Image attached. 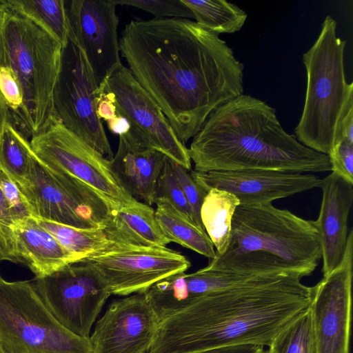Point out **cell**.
I'll use <instances>...</instances> for the list:
<instances>
[{"label": "cell", "mask_w": 353, "mask_h": 353, "mask_svg": "<svg viewBox=\"0 0 353 353\" xmlns=\"http://www.w3.org/2000/svg\"><path fill=\"white\" fill-rule=\"evenodd\" d=\"M158 198L167 199L177 210L196 224L192 210L174 174L172 160L167 157L158 178L154 200Z\"/></svg>", "instance_id": "30"}, {"label": "cell", "mask_w": 353, "mask_h": 353, "mask_svg": "<svg viewBox=\"0 0 353 353\" xmlns=\"http://www.w3.org/2000/svg\"><path fill=\"white\" fill-rule=\"evenodd\" d=\"M63 47L0 0V65L10 68L24 94V135L28 139L57 120L54 95Z\"/></svg>", "instance_id": "5"}, {"label": "cell", "mask_w": 353, "mask_h": 353, "mask_svg": "<svg viewBox=\"0 0 353 353\" xmlns=\"http://www.w3.org/2000/svg\"><path fill=\"white\" fill-rule=\"evenodd\" d=\"M353 230L340 265L313 288L310 304L318 353H349Z\"/></svg>", "instance_id": "14"}, {"label": "cell", "mask_w": 353, "mask_h": 353, "mask_svg": "<svg viewBox=\"0 0 353 353\" xmlns=\"http://www.w3.org/2000/svg\"><path fill=\"white\" fill-rule=\"evenodd\" d=\"M263 347L258 345L244 344L219 347L199 353H262Z\"/></svg>", "instance_id": "38"}, {"label": "cell", "mask_w": 353, "mask_h": 353, "mask_svg": "<svg viewBox=\"0 0 353 353\" xmlns=\"http://www.w3.org/2000/svg\"><path fill=\"white\" fill-rule=\"evenodd\" d=\"M119 48L183 144L215 109L243 92V64L219 34L190 19L132 20Z\"/></svg>", "instance_id": "1"}, {"label": "cell", "mask_w": 353, "mask_h": 353, "mask_svg": "<svg viewBox=\"0 0 353 353\" xmlns=\"http://www.w3.org/2000/svg\"><path fill=\"white\" fill-rule=\"evenodd\" d=\"M34 284L54 317L84 338H90L91 328L111 295L103 277L83 260L34 279Z\"/></svg>", "instance_id": "11"}, {"label": "cell", "mask_w": 353, "mask_h": 353, "mask_svg": "<svg viewBox=\"0 0 353 353\" xmlns=\"http://www.w3.org/2000/svg\"><path fill=\"white\" fill-rule=\"evenodd\" d=\"M239 205L235 195L216 188L210 189L204 198L200 217L216 254H223L229 245L232 218Z\"/></svg>", "instance_id": "23"}, {"label": "cell", "mask_w": 353, "mask_h": 353, "mask_svg": "<svg viewBox=\"0 0 353 353\" xmlns=\"http://www.w3.org/2000/svg\"><path fill=\"white\" fill-rule=\"evenodd\" d=\"M268 349L272 353H318L310 307L279 332Z\"/></svg>", "instance_id": "28"}, {"label": "cell", "mask_w": 353, "mask_h": 353, "mask_svg": "<svg viewBox=\"0 0 353 353\" xmlns=\"http://www.w3.org/2000/svg\"><path fill=\"white\" fill-rule=\"evenodd\" d=\"M195 181L206 192L223 190L235 195L242 205L272 203L274 200L319 188L321 179L312 174L269 170H190Z\"/></svg>", "instance_id": "17"}, {"label": "cell", "mask_w": 353, "mask_h": 353, "mask_svg": "<svg viewBox=\"0 0 353 353\" xmlns=\"http://www.w3.org/2000/svg\"><path fill=\"white\" fill-rule=\"evenodd\" d=\"M70 31L100 84L121 65L119 17L111 0L65 1Z\"/></svg>", "instance_id": "15"}, {"label": "cell", "mask_w": 353, "mask_h": 353, "mask_svg": "<svg viewBox=\"0 0 353 353\" xmlns=\"http://www.w3.org/2000/svg\"><path fill=\"white\" fill-rule=\"evenodd\" d=\"M327 156L331 171L353 183V143L346 140L338 142Z\"/></svg>", "instance_id": "34"}, {"label": "cell", "mask_w": 353, "mask_h": 353, "mask_svg": "<svg viewBox=\"0 0 353 353\" xmlns=\"http://www.w3.org/2000/svg\"><path fill=\"white\" fill-rule=\"evenodd\" d=\"M30 142L39 162L90 187L114 208L137 200L123 188L110 160L65 128L59 119L30 138Z\"/></svg>", "instance_id": "10"}, {"label": "cell", "mask_w": 353, "mask_h": 353, "mask_svg": "<svg viewBox=\"0 0 353 353\" xmlns=\"http://www.w3.org/2000/svg\"><path fill=\"white\" fill-rule=\"evenodd\" d=\"M115 97L118 113L125 117L152 148L191 170L188 149L178 138L160 107L123 64L105 80Z\"/></svg>", "instance_id": "13"}, {"label": "cell", "mask_w": 353, "mask_h": 353, "mask_svg": "<svg viewBox=\"0 0 353 353\" xmlns=\"http://www.w3.org/2000/svg\"><path fill=\"white\" fill-rule=\"evenodd\" d=\"M343 140L353 143V95L347 100L335 127L334 145Z\"/></svg>", "instance_id": "36"}, {"label": "cell", "mask_w": 353, "mask_h": 353, "mask_svg": "<svg viewBox=\"0 0 353 353\" xmlns=\"http://www.w3.org/2000/svg\"><path fill=\"white\" fill-rule=\"evenodd\" d=\"M262 353H272L269 349L264 350Z\"/></svg>", "instance_id": "42"}, {"label": "cell", "mask_w": 353, "mask_h": 353, "mask_svg": "<svg viewBox=\"0 0 353 353\" xmlns=\"http://www.w3.org/2000/svg\"><path fill=\"white\" fill-rule=\"evenodd\" d=\"M12 230L20 262L30 270L35 279L46 277L80 261L34 217L17 221Z\"/></svg>", "instance_id": "20"}, {"label": "cell", "mask_w": 353, "mask_h": 353, "mask_svg": "<svg viewBox=\"0 0 353 353\" xmlns=\"http://www.w3.org/2000/svg\"><path fill=\"white\" fill-rule=\"evenodd\" d=\"M160 322L144 294L115 299L90 336L92 353H148Z\"/></svg>", "instance_id": "16"}, {"label": "cell", "mask_w": 353, "mask_h": 353, "mask_svg": "<svg viewBox=\"0 0 353 353\" xmlns=\"http://www.w3.org/2000/svg\"><path fill=\"white\" fill-rule=\"evenodd\" d=\"M28 139L11 122L0 132V167L19 187L27 185L37 164Z\"/></svg>", "instance_id": "24"}, {"label": "cell", "mask_w": 353, "mask_h": 353, "mask_svg": "<svg viewBox=\"0 0 353 353\" xmlns=\"http://www.w3.org/2000/svg\"><path fill=\"white\" fill-rule=\"evenodd\" d=\"M112 242L126 248H166L154 210L138 200L113 208L103 228Z\"/></svg>", "instance_id": "21"}, {"label": "cell", "mask_w": 353, "mask_h": 353, "mask_svg": "<svg viewBox=\"0 0 353 353\" xmlns=\"http://www.w3.org/2000/svg\"><path fill=\"white\" fill-rule=\"evenodd\" d=\"M319 188L322 190L321 208L313 221L319 234L325 276L340 265L345 255L353 183L332 172L321 179Z\"/></svg>", "instance_id": "18"}, {"label": "cell", "mask_w": 353, "mask_h": 353, "mask_svg": "<svg viewBox=\"0 0 353 353\" xmlns=\"http://www.w3.org/2000/svg\"><path fill=\"white\" fill-rule=\"evenodd\" d=\"M7 122L12 121V117L10 111L0 94V132Z\"/></svg>", "instance_id": "40"}, {"label": "cell", "mask_w": 353, "mask_h": 353, "mask_svg": "<svg viewBox=\"0 0 353 353\" xmlns=\"http://www.w3.org/2000/svg\"><path fill=\"white\" fill-rule=\"evenodd\" d=\"M20 15L32 21L43 31L67 46L70 23L63 0H2Z\"/></svg>", "instance_id": "25"}, {"label": "cell", "mask_w": 353, "mask_h": 353, "mask_svg": "<svg viewBox=\"0 0 353 353\" xmlns=\"http://www.w3.org/2000/svg\"><path fill=\"white\" fill-rule=\"evenodd\" d=\"M337 22L325 17L319 37L303 55L306 69L305 99L295 137L303 145L328 155L334 145L337 120L353 83H347L344 70L345 40L336 35Z\"/></svg>", "instance_id": "6"}, {"label": "cell", "mask_w": 353, "mask_h": 353, "mask_svg": "<svg viewBox=\"0 0 353 353\" xmlns=\"http://www.w3.org/2000/svg\"><path fill=\"white\" fill-rule=\"evenodd\" d=\"M0 345L3 353H92L90 339L63 327L34 283L10 281L1 274Z\"/></svg>", "instance_id": "7"}, {"label": "cell", "mask_w": 353, "mask_h": 353, "mask_svg": "<svg viewBox=\"0 0 353 353\" xmlns=\"http://www.w3.org/2000/svg\"><path fill=\"white\" fill-rule=\"evenodd\" d=\"M297 274L264 275L205 293L161 321L148 353H199L253 344L269 347L306 311L313 288Z\"/></svg>", "instance_id": "2"}, {"label": "cell", "mask_w": 353, "mask_h": 353, "mask_svg": "<svg viewBox=\"0 0 353 353\" xmlns=\"http://www.w3.org/2000/svg\"><path fill=\"white\" fill-rule=\"evenodd\" d=\"M193 14L196 23L219 35L239 31L248 15L238 6L225 0H182Z\"/></svg>", "instance_id": "27"}, {"label": "cell", "mask_w": 353, "mask_h": 353, "mask_svg": "<svg viewBox=\"0 0 353 353\" xmlns=\"http://www.w3.org/2000/svg\"><path fill=\"white\" fill-rule=\"evenodd\" d=\"M0 353H3V352L2 349H1V345H0Z\"/></svg>", "instance_id": "43"}, {"label": "cell", "mask_w": 353, "mask_h": 353, "mask_svg": "<svg viewBox=\"0 0 353 353\" xmlns=\"http://www.w3.org/2000/svg\"><path fill=\"white\" fill-rule=\"evenodd\" d=\"M197 172L331 171L327 155L301 144L282 127L274 108L242 94L215 109L188 149Z\"/></svg>", "instance_id": "3"}, {"label": "cell", "mask_w": 353, "mask_h": 353, "mask_svg": "<svg viewBox=\"0 0 353 353\" xmlns=\"http://www.w3.org/2000/svg\"><path fill=\"white\" fill-rule=\"evenodd\" d=\"M96 112L99 119L108 122L118 116L114 94L106 89L105 81L99 84Z\"/></svg>", "instance_id": "37"}, {"label": "cell", "mask_w": 353, "mask_h": 353, "mask_svg": "<svg viewBox=\"0 0 353 353\" xmlns=\"http://www.w3.org/2000/svg\"><path fill=\"white\" fill-rule=\"evenodd\" d=\"M98 88L85 55L70 28L54 91L55 114L65 128L111 160L113 152L96 112Z\"/></svg>", "instance_id": "9"}, {"label": "cell", "mask_w": 353, "mask_h": 353, "mask_svg": "<svg viewBox=\"0 0 353 353\" xmlns=\"http://www.w3.org/2000/svg\"><path fill=\"white\" fill-rule=\"evenodd\" d=\"M37 160L30 183L19 186L32 217L78 228H103L114 208L111 203L80 181Z\"/></svg>", "instance_id": "8"}, {"label": "cell", "mask_w": 353, "mask_h": 353, "mask_svg": "<svg viewBox=\"0 0 353 353\" xmlns=\"http://www.w3.org/2000/svg\"><path fill=\"white\" fill-rule=\"evenodd\" d=\"M14 223L10 206L0 190V239L18 257L20 262L12 230Z\"/></svg>", "instance_id": "35"}, {"label": "cell", "mask_w": 353, "mask_h": 353, "mask_svg": "<svg viewBox=\"0 0 353 353\" xmlns=\"http://www.w3.org/2000/svg\"><path fill=\"white\" fill-rule=\"evenodd\" d=\"M155 216L170 242L192 250L212 260L216 255L214 246L206 232L177 210L167 199L154 200Z\"/></svg>", "instance_id": "22"}, {"label": "cell", "mask_w": 353, "mask_h": 353, "mask_svg": "<svg viewBox=\"0 0 353 353\" xmlns=\"http://www.w3.org/2000/svg\"><path fill=\"white\" fill-rule=\"evenodd\" d=\"M165 158L130 128L119 136L117 152L110 161L123 188L135 199L151 205Z\"/></svg>", "instance_id": "19"}, {"label": "cell", "mask_w": 353, "mask_h": 353, "mask_svg": "<svg viewBox=\"0 0 353 353\" xmlns=\"http://www.w3.org/2000/svg\"><path fill=\"white\" fill-rule=\"evenodd\" d=\"M321 257L313 221L272 203L240 204L226 250L205 268L244 281L280 274L303 278L315 270Z\"/></svg>", "instance_id": "4"}, {"label": "cell", "mask_w": 353, "mask_h": 353, "mask_svg": "<svg viewBox=\"0 0 353 353\" xmlns=\"http://www.w3.org/2000/svg\"><path fill=\"white\" fill-rule=\"evenodd\" d=\"M83 261L94 267L111 294H144L156 283L191 266L181 252L166 248L114 249Z\"/></svg>", "instance_id": "12"}, {"label": "cell", "mask_w": 353, "mask_h": 353, "mask_svg": "<svg viewBox=\"0 0 353 353\" xmlns=\"http://www.w3.org/2000/svg\"><path fill=\"white\" fill-rule=\"evenodd\" d=\"M172 168L185 196L191 207L196 224L204 229L200 217V210L208 192L203 190L192 178L190 170L172 161Z\"/></svg>", "instance_id": "32"}, {"label": "cell", "mask_w": 353, "mask_h": 353, "mask_svg": "<svg viewBox=\"0 0 353 353\" xmlns=\"http://www.w3.org/2000/svg\"><path fill=\"white\" fill-rule=\"evenodd\" d=\"M7 259V253L6 249L0 239V261H6Z\"/></svg>", "instance_id": "41"}, {"label": "cell", "mask_w": 353, "mask_h": 353, "mask_svg": "<svg viewBox=\"0 0 353 353\" xmlns=\"http://www.w3.org/2000/svg\"><path fill=\"white\" fill-rule=\"evenodd\" d=\"M116 6H129L141 9L154 16V19H194L182 0H111Z\"/></svg>", "instance_id": "31"}, {"label": "cell", "mask_w": 353, "mask_h": 353, "mask_svg": "<svg viewBox=\"0 0 353 353\" xmlns=\"http://www.w3.org/2000/svg\"><path fill=\"white\" fill-rule=\"evenodd\" d=\"M110 131L119 136L126 134L131 128L129 121L121 114L106 122Z\"/></svg>", "instance_id": "39"}, {"label": "cell", "mask_w": 353, "mask_h": 353, "mask_svg": "<svg viewBox=\"0 0 353 353\" xmlns=\"http://www.w3.org/2000/svg\"><path fill=\"white\" fill-rule=\"evenodd\" d=\"M0 94L10 111L12 123L23 134L24 94L17 75L8 66L0 65Z\"/></svg>", "instance_id": "29"}, {"label": "cell", "mask_w": 353, "mask_h": 353, "mask_svg": "<svg viewBox=\"0 0 353 353\" xmlns=\"http://www.w3.org/2000/svg\"><path fill=\"white\" fill-rule=\"evenodd\" d=\"M35 219L65 249L77 256L80 261L119 247L108 239L103 228H78L49 221Z\"/></svg>", "instance_id": "26"}, {"label": "cell", "mask_w": 353, "mask_h": 353, "mask_svg": "<svg viewBox=\"0 0 353 353\" xmlns=\"http://www.w3.org/2000/svg\"><path fill=\"white\" fill-rule=\"evenodd\" d=\"M0 190L10 206L15 223L32 217L28 205L19 186L1 167Z\"/></svg>", "instance_id": "33"}]
</instances>
